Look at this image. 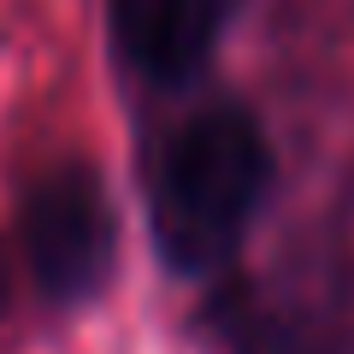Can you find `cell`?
<instances>
[{"label": "cell", "instance_id": "6da1fadb", "mask_svg": "<svg viewBox=\"0 0 354 354\" xmlns=\"http://www.w3.org/2000/svg\"><path fill=\"white\" fill-rule=\"evenodd\" d=\"M272 189V148L254 113L207 106L177 130L153 171V242L183 278H207L242 248Z\"/></svg>", "mask_w": 354, "mask_h": 354}, {"label": "cell", "instance_id": "7a4b0ae2", "mask_svg": "<svg viewBox=\"0 0 354 354\" xmlns=\"http://www.w3.org/2000/svg\"><path fill=\"white\" fill-rule=\"evenodd\" d=\"M24 254L30 278L41 283L48 301H88L113 278L118 254V218L113 195L83 160H65L41 171L24 195Z\"/></svg>", "mask_w": 354, "mask_h": 354}, {"label": "cell", "instance_id": "3957f363", "mask_svg": "<svg viewBox=\"0 0 354 354\" xmlns=\"http://www.w3.org/2000/svg\"><path fill=\"white\" fill-rule=\"evenodd\" d=\"M106 12L124 65L160 88L189 83L218 36V0H106Z\"/></svg>", "mask_w": 354, "mask_h": 354}]
</instances>
